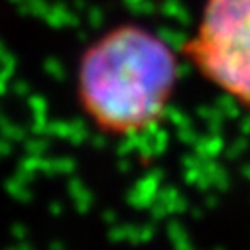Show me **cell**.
Masks as SVG:
<instances>
[{
    "mask_svg": "<svg viewBox=\"0 0 250 250\" xmlns=\"http://www.w3.org/2000/svg\"><path fill=\"white\" fill-rule=\"evenodd\" d=\"M177 61L169 45L138 26H118L83 55L77 95L108 134H136L158 120L173 93Z\"/></svg>",
    "mask_w": 250,
    "mask_h": 250,
    "instance_id": "cell-1",
    "label": "cell"
},
{
    "mask_svg": "<svg viewBox=\"0 0 250 250\" xmlns=\"http://www.w3.org/2000/svg\"><path fill=\"white\" fill-rule=\"evenodd\" d=\"M185 55L207 81L250 108V0H205Z\"/></svg>",
    "mask_w": 250,
    "mask_h": 250,
    "instance_id": "cell-2",
    "label": "cell"
}]
</instances>
